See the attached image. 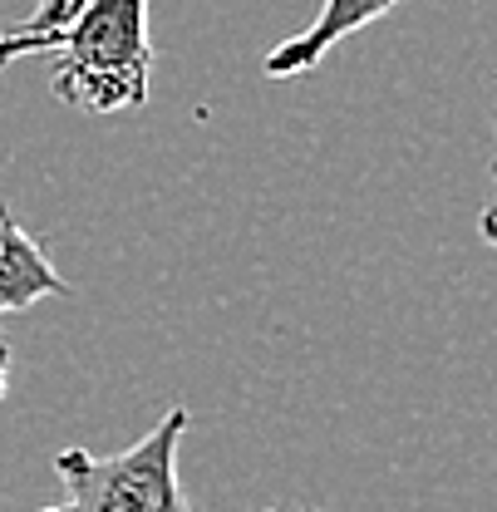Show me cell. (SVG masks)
Instances as JSON below:
<instances>
[{"label":"cell","mask_w":497,"mask_h":512,"mask_svg":"<svg viewBox=\"0 0 497 512\" xmlns=\"http://www.w3.org/2000/svg\"><path fill=\"white\" fill-rule=\"evenodd\" d=\"M187 434V409H168L124 453L60 448L55 473L64 483L60 508L40 512H192L178 478V444Z\"/></svg>","instance_id":"obj_2"},{"label":"cell","mask_w":497,"mask_h":512,"mask_svg":"<svg viewBox=\"0 0 497 512\" xmlns=\"http://www.w3.org/2000/svg\"><path fill=\"white\" fill-rule=\"evenodd\" d=\"M5 389H10V340L0 330V399H5Z\"/></svg>","instance_id":"obj_7"},{"label":"cell","mask_w":497,"mask_h":512,"mask_svg":"<svg viewBox=\"0 0 497 512\" xmlns=\"http://www.w3.org/2000/svg\"><path fill=\"white\" fill-rule=\"evenodd\" d=\"M394 5H399V0H320V15H315L311 25H306L301 35L281 40V45L266 55V74H271V79H301V74H311L340 40H350L355 30L374 25V20L389 15Z\"/></svg>","instance_id":"obj_3"},{"label":"cell","mask_w":497,"mask_h":512,"mask_svg":"<svg viewBox=\"0 0 497 512\" xmlns=\"http://www.w3.org/2000/svg\"><path fill=\"white\" fill-rule=\"evenodd\" d=\"M478 232H483L488 247H497V119H493V197H488V207L478 217Z\"/></svg>","instance_id":"obj_6"},{"label":"cell","mask_w":497,"mask_h":512,"mask_svg":"<svg viewBox=\"0 0 497 512\" xmlns=\"http://www.w3.org/2000/svg\"><path fill=\"white\" fill-rule=\"evenodd\" d=\"M271 512H276V508H271Z\"/></svg>","instance_id":"obj_8"},{"label":"cell","mask_w":497,"mask_h":512,"mask_svg":"<svg viewBox=\"0 0 497 512\" xmlns=\"http://www.w3.org/2000/svg\"><path fill=\"white\" fill-rule=\"evenodd\" d=\"M55 99L79 114H119L148 99V0H74L60 30Z\"/></svg>","instance_id":"obj_1"},{"label":"cell","mask_w":497,"mask_h":512,"mask_svg":"<svg viewBox=\"0 0 497 512\" xmlns=\"http://www.w3.org/2000/svg\"><path fill=\"white\" fill-rule=\"evenodd\" d=\"M74 10V0H40L35 15L15 30H0V64L10 60H25V55H45L60 45V30H64V15Z\"/></svg>","instance_id":"obj_5"},{"label":"cell","mask_w":497,"mask_h":512,"mask_svg":"<svg viewBox=\"0 0 497 512\" xmlns=\"http://www.w3.org/2000/svg\"><path fill=\"white\" fill-rule=\"evenodd\" d=\"M69 296V281L55 271V261L40 252V242L0 207V316L25 311L35 301Z\"/></svg>","instance_id":"obj_4"}]
</instances>
